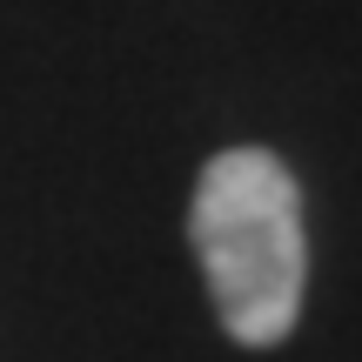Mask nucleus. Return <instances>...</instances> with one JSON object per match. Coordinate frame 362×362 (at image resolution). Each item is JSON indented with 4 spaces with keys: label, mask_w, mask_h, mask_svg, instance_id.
Instances as JSON below:
<instances>
[{
    "label": "nucleus",
    "mask_w": 362,
    "mask_h": 362,
    "mask_svg": "<svg viewBox=\"0 0 362 362\" xmlns=\"http://www.w3.org/2000/svg\"><path fill=\"white\" fill-rule=\"evenodd\" d=\"M188 235L221 329L248 349L282 342L302 315V282H309L302 188L288 161L269 148H221L194 181Z\"/></svg>",
    "instance_id": "nucleus-1"
}]
</instances>
